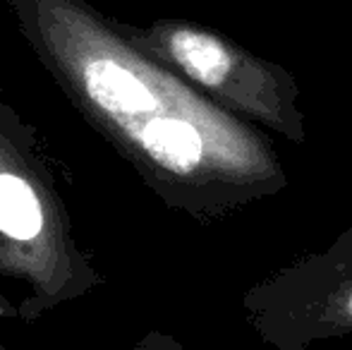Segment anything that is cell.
Masks as SVG:
<instances>
[{
	"label": "cell",
	"mask_w": 352,
	"mask_h": 350,
	"mask_svg": "<svg viewBox=\"0 0 352 350\" xmlns=\"http://www.w3.org/2000/svg\"><path fill=\"white\" fill-rule=\"evenodd\" d=\"M144 149L161 166L187 173L201 161V137L197 127L177 118H153L140 135Z\"/></svg>",
	"instance_id": "3"
},
{
	"label": "cell",
	"mask_w": 352,
	"mask_h": 350,
	"mask_svg": "<svg viewBox=\"0 0 352 350\" xmlns=\"http://www.w3.org/2000/svg\"><path fill=\"white\" fill-rule=\"evenodd\" d=\"M0 350H3V348H0Z\"/></svg>",
	"instance_id": "7"
},
{
	"label": "cell",
	"mask_w": 352,
	"mask_h": 350,
	"mask_svg": "<svg viewBox=\"0 0 352 350\" xmlns=\"http://www.w3.org/2000/svg\"><path fill=\"white\" fill-rule=\"evenodd\" d=\"M41 204L22 177L0 173V230L12 240H34L41 233Z\"/></svg>",
	"instance_id": "5"
},
{
	"label": "cell",
	"mask_w": 352,
	"mask_h": 350,
	"mask_svg": "<svg viewBox=\"0 0 352 350\" xmlns=\"http://www.w3.org/2000/svg\"><path fill=\"white\" fill-rule=\"evenodd\" d=\"M170 51L175 61L206 87H216L230 72V56L216 41L199 32H177L170 39Z\"/></svg>",
	"instance_id": "4"
},
{
	"label": "cell",
	"mask_w": 352,
	"mask_h": 350,
	"mask_svg": "<svg viewBox=\"0 0 352 350\" xmlns=\"http://www.w3.org/2000/svg\"><path fill=\"white\" fill-rule=\"evenodd\" d=\"M254 327L278 350H307L319 338L352 333V283H343L336 298L256 307Z\"/></svg>",
	"instance_id": "1"
},
{
	"label": "cell",
	"mask_w": 352,
	"mask_h": 350,
	"mask_svg": "<svg viewBox=\"0 0 352 350\" xmlns=\"http://www.w3.org/2000/svg\"><path fill=\"white\" fill-rule=\"evenodd\" d=\"M87 91L113 116H140L156 108V98L135 72L111 58H96L84 70Z\"/></svg>",
	"instance_id": "2"
},
{
	"label": "cell",
	"mask_w": 352,
	"mask_h": 350,
	"mask_svg": "<svg viewBox=\"0 0 352 350\" xmlns=\"http://www.w3.org/2000/svg\"><path fill=\"white\" fill-rule=\"evenodd\" d=\"M137 350H182V346L177 341H173V338L158 336V333H153V336L144 338Z\"/></svg>",
	"instance_id": "6"
}]
</instances>
